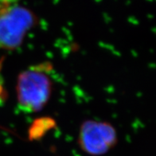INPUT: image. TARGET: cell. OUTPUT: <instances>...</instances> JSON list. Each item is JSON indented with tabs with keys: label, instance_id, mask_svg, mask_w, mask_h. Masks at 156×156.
Returning a JSON list of instances; mask_svg holds the SVG:
<instances>
[{
	"label": "cell",
	"instance_id": "1",
	"mask_svg": "<svg viewBox=\"0 0 156 156\" xmlns=\"http://www.w3.org/2000/svg\"><path fill=\"white\" fill-rule=\"evenodd\" d=\"M53 83L47 74L37 67L25 70L18 76L16 93L18 105L25 112L41 111L51 97Z\"/></svg>",
	"mask_w": 156,
	"mask_h": 156
},
{
	"label": "cell",
	"instance_id": "2",
	"mask_svg": "<svg viewBox=\"0 0 156 156\" xmlns=\"http://www.w3.org/2000/svg\"><path fill=\"white\" fill-rule=\"evenodd\" d=\"M37 20L31 10L19 6L0 9V49L15 50L22 45L27 34Z\"/></svg>",
	"mask_w": 156,
	"mask_h": 156
},
{
	"label": "cell",
	"instance_id": "3",
	"mask_svg": "<svg viewBox=\"0 0 156 156\" xmlns=\"http://www.w3.org/2000/svg\"><path fill=\"white\" fill-rule=\"evenodd\" d=\"M117 142V132L111 123L88 119L80 125L78 144L88 155L106 154L116 145Z\"/></svg>",
	"mask_w": 156,
	"mask_h": 156
},
{
	"label": "cell",
	"instance_id": "4",
	"mask_svg": "<svg viewBox=\"0 0 156 156\" xmlns=\"http://www.w3.org/2000/svg\"><path fill=\"white\" fill-rule=\"evenodd\" d=\"M56 122L51 117H41L36 119L30 127L28 137L30 140H38L49 131L54 128Z\"/></svg>",
	"mask_w": 156,
	"mask_h": 156
},
{
	"label": "cell",
	"instance_id": "5",
	"mask_svg": "<svg viewBox=\"0 0 156 156\" xmlns=\"http://www.w3.org/2000/svg\"><path fill=\"white\" fill-rule=\"evenodd\" d=\"M7 97V94H6V91L5 89L4 86H3V83H2V79L0 76V99L1 100H3L5 101Z\"/></svg>",
	"mask_w": 156,
	"mask_h": 156
},
{
	"label": "cell",
	"instance_id": "6",
	"mask_svg": "<svg viewBox=\"0 0 156 156\" xmlns=\"http://www.w3.org/2000/svg\"><path fill=\"white\" fill-rule=\"evenodd\" d=\"M18 0H0V9L10 6L13 2H17Z\"/></svg>",
	"mask_w": 156,
	"mask_h": 156
},
{
	"label": "cell",
	"instance_id": "7",
	"mask_svg": "<svg viewBox=\"0 0 156 156\" xmlns=\"http://www.w3.org/2000/svg\"><path fill=\"white\" fill-rule=\"evenodd\" d=\"M3 102H4V101H3V100H1V99H0V105H2V104H3Z\"/></svg>",
	"mask_w": 156,
	"mask_h": 156
}]
</instances>
